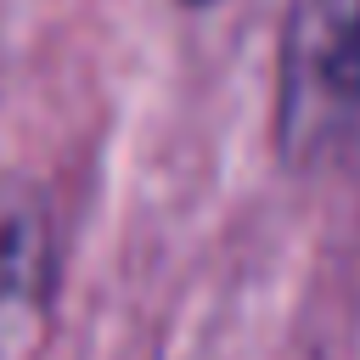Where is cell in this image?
<instances>
[{
	"instance_id": "obj_1",
	"label": "cell",
	"mask_w": 360,
	"mask_h": 360,
	"mask_svg": "<svg viewBox=\"0 0 360 360\" xmlns=\"http://www.w3.org/2000/svg\"><path fill=\"white\" fill-rule=\"evenodd\" d=\"M360 129V0H292L276 51V152L315 169Z\"/></svg>"
},
{
	"instance_id": "obj_2",
	"label": "cell",
	"mask_w": 360,
	"mask_h": 360,
	"mask_svg": "<svg viewBox=\"0 0 360 360\" xmlns=\"http://www.w3.org/2000/svg\"><path fill=\"white\" fill-rule=\"evenodd\" d=\"M62 292L51 208L34 191L0 197V360H39Z\"/></svg>"
},
{
	"instance_id": "obj_3",
	"label": "cell",
	"mask_w": 360,
	"mask_h": 360,
	"mask_svg": "<svg viewBox=\"0 0 360 360\" xmlns=\"http://www.w3.org/2000/svg\"><path fill=\"white\" fill-rule=\"evenodd\" d=\"M186 6H208V0H186Z\"/></svg>"
}]
</instances>
